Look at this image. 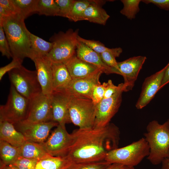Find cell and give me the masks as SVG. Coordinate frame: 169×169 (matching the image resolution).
Returning a JSON list of instances; mask_svg holds the SVG:
<instances>
[{"label": "cell", "instance_id": "cell-5", "mask_svg": "<svg viewBox=\"0 0 169 169\" xmlns=\"http://www.w3.org/2000/svg\"><path fill=\"white\" fill-rule=\"evenodd\" d=\"M78 30L69 29L65 32L55 34L50 38L53 47L47 57L53 63L64 64L75 54Z\"/></svg>", "mask_w": 169, "mask_h": 169}, {"label": "cell", "instance_id": "cell-30", "mask_svg": "<svg viewBox=\"0 0 169 169\" xmlns=\"http://www.w3.org/2000/svg\"><path fill=\"white\" fill-rule=\"evenodd\" d=\"M120 1L123 4V7L120 11V13L129 19H135L140 10L139 5L141 0H121Z\"/></svg>", "mask_w": 169, "mask_h": 169}, {"label": "cell", "instance_id": "cell-45", "mask_svg": "<svg viewBox=\"0 0 169 169\" xmlns=\"http://www.w3.org/2000/svg\"><path fill=\"white\" fill-rule=\"evenodd\" d=\"M161 163V169H169V157L164 159Z\"/></svg>", "mask_w": 169, "mask_h": 169}, {"label": "cell", "instance_id": "cell-47", "mask_svg": "<svg viewBox=\"0 0 169 169\" xmlns=\"http://www.w3.org/2000/svg\"><path fill=\"white\" fill-rule=\"evenodd\" d=\"M134 167L124 166L123 169H135Z\"/></svg>", "mask_w": 169, "mask_h": 169}, {"label": "cell", "instance_id": "cell-38", "mask_svg": "<svg viewBox=\"0 0 169 169\" xmlns=\"http://www.w3.org/2000/svg\"><path fill=\"white\" fill-rule=\"evenodd\" d=\"M123 90L124 92L123 83L120 84L118 86L115 85L111 80H109L105 91L104 99L111 97L119 91Z\"/></svg>", "mask_w": 169, "mask_h": 169}, {"label": "cell", "instance_id": "cell-17", "mask_svg": "<svg viewBox=\"0 0 169 169\" xmlns=\"http://www.w3.org/2000/svg\"><path fill=\"white\" fill-rule=\"evenodd\" d=\"M33 61L42 93L50 95L53 91L51 61L47 56L37 58Z\"/></svg>", "mask_w": 169, "mask_h": 169}, {"label": "cell", "instance_id": "cell-10", "mask_svg": "<svg viewBox=\"0 0 169 169\" xmlns=\"http://www.w3.org/2000/svg\"><path fill=\"white\" fill-rule=\"evenodd\" d=\"M51 95L41 92L30 99L28 115L23 121L39 123L53 121Z\"/></svg>", "mask_w": 169, "mask_h": 169}, {"label": "cell", "instance_id": "cell-12", "mask_svg": "<svg viewBox=\"0 0 169 169\" xmlns=\"http://www.w3.org/2000/svg\"><path fill=\"white\" fill-rule=\"evenodd\" d=\"M59 124L51 121L39 123H29L22 121L14 124L27 141L39 143L44 142L48 138L51 130Z\"/></svg>", "mask_w": 169, "mask_h": 169}, {"label": "cell", "instance_id": "cell-16", "mask_svg": "<svg viewBox=\"0 0 169 169\" xmlns=\"http://www.w3.org/2000/svg\"><path fill=\"white\" fill-rule=\"evenodd\" d=\"M166 68V66L160 70L145 78L142 85L140 96L136 105L137 109H141L147 105L157 92L160 89Z\"/></svg>", "mask_w": 169, "mask_h": 169}, {"label": "cell", "instance_id": "cell-13", "mask_svg": "<svg viewBox=\"0 0 169 169\" xmlns=\"http://www.w3.org/2000/svg\"><path fill=\"white\" fill-rule=\"evenodd\" d=\"M146 59L145 56H138L118 62L120 74L122 75L124 79V92H127L132 89Z\"/></svg>", "mask_w": 169, "mask_h": 169}, {"label": "cell", "instance_id": "cell-32", "mask_svg": "<svg viewBox=\"0 0 169 169\" xmlns=\"http://www.w3.org/2000/svg\"><path fill=\"white\" fill-rule=\"evenodd\" d=\"M111 164L105 160L72 163L67 169H107Z\"/></svg>", "mask_w": 169, "mask_h": 169}, {"label": "cell", "instance_id": "cell-4", "mask_svg": "<svg viewBox=\"0 0 169 169\" xmlns=\"http://www.w3.org/2000/svg\"><path fill=\"white\" fill-rule=\"evenodd\" d=\"M148 144L144 137L121 148L110 151L105 160L109 163L134 167L139 164L149 154Z\"/></svg>", "mask_w": 169, "mask_h": 169}, {"label": "cell", "instance_id": "cell-37", "mask_svg": "<svg viewBox=\"0 0 169 169\" xmlns=\"http://www.w3.org/2000/svg\"><path fill=\"white\" fill-rule=\"evenodd\" d=\"M107 82L101 83L96 85L94 87L91 95V100L94 104L96 105L103 99Z\"/></svg>", "mask_w": 169, "mask_h": 169}, {"label": "cell", "instance_id": "cell-27", "mask_svg": "<svg viewBox=\"0 0 169 169\" xmlns=\"http://www.w3.org/2000/svg\"><path fill=\"white\" fill-rule=\"evenodd\" d=\"M36 12L47 16H59V9L54 0H38Z\"/></svg>", "mask_w": 169, "mask_h": 169}, {"label": "cell", "instance_id": "cell-9", "mask_svg": "<svg viewBox=\"0 0 169 169\" xmlns=\"http://www.w3.org/2000/svg\"><path fill=\"white\" fill-rule=\"evenodd\" d=\"M73 140V133H68L65 125L59 124L47 140L42 144L49 155L64 157L69 150Z\"/></svg>", "mask_w": 169, "mask_h": 169}, {"label": "cell", "instance_id": "cell-14", "mask_svg": "<svg viewBox=\"0 0 169 169\" xmlns=\"http://www.w3.org/2000/svg\"><path fill=\"white\" fill-rule=\"evenodd\" d=\"M71 96L66 90L53 91L51 95L53 121L65 125L71 122L69 104Z\"/></svg>", "mask_w": 169, "mask_h": 169}, {"label": "cell", "instance_id": "cell-25", "mask_svg": "<svg viewBox=\"0 0 169 169\" xmlns=\"http://www.w3.org/2000/svg\"><path fill=\"white\" fill-rule=\"evenodd\" d=\"M72 163L65 156L49 155L38 160L35 169H67Z\"/></svg>", "mask_w": 169, "mask_h": 169}, {"label": "cell", "instance_id": "cell-2", "mask_svg": "<svg viewBox=\"0 0 169 169\" xmlns=\"http://www.w3.org/2000/svg\"><path fill=\"white\" fill-rule=\"evenodd\" d=\"M25 19L18 14L11 15L0 21L8 41L13 59L22 61L29 58L30 32L24 23Z\"/></svg>", "mask_w": 169, "mask_h": 169}, {"label": "cell", "instance_id": "cell-21", "mask_svg": "<svg viewBox=\"0 0 169 169\" xmlns=\"http://www.w3.org/2000/svg\"><path fill=\"white\" fill-rule=\"evenodd\" d=\"M51 67L53 91L66 90L72 78L65 65L63 63L51 62Z\"/></svg>", "mask_w": 169, "mask_h": 169}, {"label": "cell", "instance_id": "cell-29", "mask_svg": "<svg viewBox=\"0 0 169 169\" xmlns=\"http://www.w3.org/2000/svg\"><path fill=\"white\" fill-rule=\"evenodd\" d=\"M122 51V48L118 47L110 49V50L100 54L103 62L108 66L113 69L115 71L116 74H120V73L118 71V62L115 58L120 56Z\"/></svg>", "mask_w": 169, "mask_h": 169}, {"label": "cell", "instance_id": "cell-6", "mask_svg": "<svg viewBox=\"0 0 169 169\" xmlns=\"http://www.w3.org/2000/svg\"><path fill=\"white\" fill-rule=\"evenodd\" d=\"M96 106L91 99L71 95L69 104L71 122L80 129L93 128L96 118Z\"/></svg>", "mask_w": 169, "mask_h": 169}, {"label": "cell", "instance_id": "cell-44", "mask_svg": "<svg viewBox=\"0 0 169 169\" xmlns=\"http://www.w3.org/2000/svg\"><path fill=\"white\" fill-rule=\"evenodd\" d=\"M124 166L118 163H112L107 169H123Z\"/></svg>", "mask_w": 169, "mask_h": 169}, {"label": "cell", "instance_id": "cell-41", "mask_svg": "<svg viewBox=\"0 0 169 169\" xmlns=\"http://www.w3.org/2000/svg\"><path fill=\"white\" fill-rule=\"evenodd\" d=\"M0 5L5 8L12 15L18 14L17 9L12 0H0Z\"/></svg>", "mask_w": 169, "mask_h": 169}, {"label": "cell", "instance_id": "cell-19", "mask_svg": "<svg viewBox=\"0 0 169 169\" xmlns=\"http://www.w3.org/2000/svg\"><path fill=\"white\" fill-rule=\"evenodd\" d=\"M64 64L72 78H84L100 69L96 66L79 59L76 54Z\"/></svg>", "mask_w": 169, "mask_h": 169}, {"label": "cell", "instance_id": "cell-46", "mask_svg": "<svg viewBox=\"0 0 169 169\" xmlns=\"http://www.w3.org/2000/svg\"><path fill=\"white\" fill-rule=\"evenodd\" d=\"M0 169H17L11 165H5L0 163Z\"/></svg>", "mask_w": 169, "mask_h": 169}, {"label": "cell", "instance_id": "cell-8", "mask_svg": "<svg viewBox=\"0 0 169 169\" xmlns=\"http://www.w3.org/2000/svg\"><path fill=\"white\" fill-rule=\"evenodd\" d=\"M29 104L28 99L19 94L11 84L6 103L0 107V120H5L13 124L25 120Z\"/></svg>", "mask_w": 169, "mask_h": 169}, {"label": "cell", "instance_id": "cell-7", "mask_svg": "<svg viewBox=\"0 0 169 169\" xmlns=\"http://www.w3.org/2000/svg\"><path fill=\"white\" fill-rule=\"evenodd\" d=\"M8 73L11 84L25 98L30 100L42 92L36 70H29L22 65Z\"/></svg>", "mask_w": 169, "mask_h": 169}, {"label": "cell", "instance_id": "cell-36", "mask_svg": "<svg viewBox=\"0 0 169 169\" xmlns=\"http://www.w3.org/2000/svg\"><path fill=\"white\" fill-rule=\"evenodd\" d=\"M0 51L2 56L8 59L12 58L9 45L2 25H0Z\"/></svg>", "mask_w": 169, "mask_h": 169}, {"label": "cell", "instance_id": "cell-3", "mask_svg": "<svg viewBox=\"0 0 169 169\" xmlns=\"http://www.w3.org/2000/svg\"><path fill=\"white\" fill-rule=\"evenodd\" d=\"M144 134L150 149L147 159L153 165L169 157V119L163 124L156 120L150 122Z\"/></svg>", "mask_w": 169, "mask_h": 169}, {"label": "cell", "instance_id": "cell-43", "mask_svg": "<svg viewBox=\"0 0 169 169\" xmlns=\"http://www.w3.org/2000/svg\"><path fill=\"white\" fill-rule=\"evenodd\" d=\"M12 15L3 6L0 5V21L3 18Z\"/></svg>", "mask_w": 169, "mask_h": 169}, {"label": "cell", "instance_id": "cell-35", "mask_svg": "<svg viewBox=\"0 0 169 169\" xmlns=\"http://www.w3.org/2000/svg\"><path fill=\"white\" fill-rule=\"evenodd\" d=\"M37 161L20 156L10 165L17 169H35Z\"/></svg>", "mask_w": 169, "mask_h": 169}, {"label": "cell", "instance_id": "cell-24", "mask_svg": "<svg viewBox=\"0 0 169 169\" xmlns=\"http://www.w3.org/2000/svg\"><path fill=\"white\" fill-rule=\"evenodd\" d=\"M19 148L20 156L26 158L38 161L49 155L42 143L27 141Z\"/></svg>", "mask_w": 169, "mask_h": 169}, {"label": "cell", "instance_id": "cell-20", "mask_svg": "<svg viewBox=\"0 0 169 169\" xmlns=\"http://www.w3.org/2000/svg\"><path fill=\"white\" fill-rule=\"evenodd\" d=\"M0 140L17 147H20L27 141L13 124L5 120H0Z\"/></svg>", "mask_w": 169, "mask_h": 169}, {"label": "cell", "instance_id": "cell-34", "mask_svg": "<svg viewBox=\"0 0 169 169\" xmlns=\"http://www.w3.org/2000/svg\"><path fill=\"white\" fill-rule=\"evenodd\" d=\"M79 41L84 44L88 47L97 53L100 54L103 52L109 51L110 48H109L99 41L94 40H88L83 38L79 36H78Z\"/></svg>", "mask_w": 169, "mask_h": 169}, {"label": "cell", "instance_id": "cell-39", "mask_svg": "<svg viewBox=\"0 0 169 169\" xmlns=\"http://www.w3.org/2000/svg\"><path fill=\"white\" fill-rule=\"evenodd\" d=\"M23 62V61L18 59H13L10 63L1 67L0 68V80H2L3 76L6 73H8L12 70L22 65Z\"/></svg>", "mask_w": 169, "mask_h": 169}, {"label": "cell", "instance_id": "cell-40", "mask_svg": "<svg viewBox=\"0 0 169 169\" xmlns=\"http://www.w3.org/2000/svg\"><path fill=\"white\" fill-rule=\"evenodd\" d=\"M141 2L146 4H153L161 9L169 11V0H143Z\"/></svg>", "mask_w": 169, "mask_h": 169}, {"label": "cell", "instance_id": "cell-31", "mask_svg": "<svg viewBox=\"0 0 169 169\" xmlns=\"http://www.w3.org/2000/svg\"><path fill=\"white\" fill-rule=\"evenodd\" d=\"M91 2V0H75L69 20L74 22L83 20L84 13Z\"/></svg>", "mask_w": 169, "mask_h": 169}, {"label": "cell", "instance_id": "cell-33", "mask_svg": "<svg viewBox=\"0 0 169 169\" xmlns=\"http://www.w3.org/2000/svg\"><path fill=\"white\" fill-rule=\"evenodd\" d=\"M59 9V16L69 18L74 4V0H55Z\"/></svg>", "mask_w": 169, "mask_h": 169}, {"label": "cell", "instance_id": "cell-42", "mask_svg": "<svg viewBox=\"0 0 169 169\" xmlns=\"http://www.w3.org/2000/svg\"><path fill=\"white\" fill-rule=\"evenodd\" d=\"M166 66V68L162 78L160 89L169 83V62Z\"/></svg>", "mask_w": 169, "mask_h": 169}, {"label": "cell", "instance_id": "cell-28", "mask_svg": "<svg viewBox=\"0 0 169 169\" xmlns=\"http://www.w3.org/2000/svg\"><path fill=\"white\" fill-rule=\"evenodd\" d=\"M38 0H12L19 14L25 19L31 13L36 12Z\"/></svg>", "mask_w": 169, "mask_h": 169}, {"label": "cell", "instance_id": "cell-11", "mask_svg": "<svg viewBox=\"0 0 169 169\" xmlns=\"http://www.w3.org/2000/svg\"><path fill=\"white\" fill-rule=\"evenodd\" d=\"M122 90L111 97L104 99L96 106V118L93 128H99L108 124L117 112L122 100Z\"/></svg>", "mask_w": 169, "mask_h": 169}, {"label": "cell", "instance_id": "cell-22", "mask_svg": "<svg viewBox=\"0 0 169 169\" xmlns=\"http://www.w3.org/2000/svg\"><path fill=\"white\" fill-rule=\"evenodd\" d=\"M105 2V1L91 0L84 13L83 20L105 25L110 17L101 6Z\"/></svg>", "mask_w": 169, "mask_h": 169}, {"label": "cell", "instance_id": "cell-26", "mask_svg": "<svg viewBox=\"0 0 169 169\" xmlns=\"http://www.w3.org/2000/svg\"><path fill=\"white\" fill-rule=\"evenodd\" d=\"M0 163L5 165H11L20 156V148L0 140Z\"/></svg>", "mask_w": 169, "mask_h": 169}, {"label": "cell", "instance_id": "cell-15", "mask_svg": "<svg viewBox=\"0 0 169 169\" xmlns=\"http://www.w3.org/2000/svg\"><path fill=\"white\" fill-rule=\"evenodd\" d=\"M103 73L99 69L84 78H72L66 90L74 96L91 100L93 90L95 85L100 83V78Z\"/></svg>", "mask_w": 169, "mask_h": 169}, {"label": "cell", "instance_id": "cell-1", "mask_svg": "<svg viewBox=\"0 0 169 169\" xmlns=\"http://www.w3.org/2000/svg\"><path fill=\"white\" fill-rule=\"evenodd\" d=\"M73 144L65 156L72 163L105 160L107 154L118 148L119 128L112 123L99 128L79 129L72 133Z\"/></svg>", "mask_w": 169, "mask_h": 169}, {"label": "cell", "instance_id": "cell-18", "mask_svg": "<svg viewBox=\"0 0 169 169\" xmlns=\"http://www.w3.org/2000/svg\"><path fill=\"white\" fill-rule=\"evenodd\" d=\"M76 52V55L79 58L96 66L100 69L103 73L107 74H116L113 69L108 66L103 62L100 54L79 41Z\"/></svg>", "mask_w": 169, "mask_h": 169}, {"label": "cell", "instance_id": "cell-23", "mask_svg": "<svg viewBox=\"0 0 169 169\" xmlns=\"http://www.w3.org/2000/svg\"><path fill=\"white\" fill-rule=\"evenodd\" d=\"M30 49L29 58L35 59L47 56L51 50L53 43L47 41L30 33Z\"/></svg>", "mask_w": 169, "mask_h": 169}]
</instances>
